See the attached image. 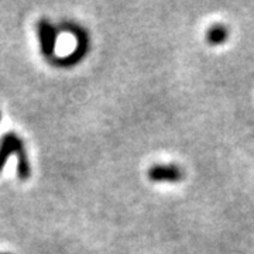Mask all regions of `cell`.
<instances>
[{"instance_id":"6da1fadb","label":"cell","mask_w":254,"mask_h":254,"mask_svg":"<svg viewBox=\"0 0 254 254\" xmlns=\"http://www.w3.org/2000/svg\"><path fill=\"white\" fill-rule=\"evenodd\" d=\"M11 154L17 155V177L20 181H28L31 177V164L26 153V147L21 137L10 131L0 138V173L3 171Z\"/></svg>"},{"instance_id":"7a4b0ae2","label":"cell","mask_w":254,"mask_h":254,"mask_svg":"<svg viewBox=\"0 0 254 254\" xmlns=\"http://www.w3.org/2000/svg\"><path fill=\"white\" fill-rule=\"evenodd\" d=\"M58 30H63V31L72 34L73 38L76 40V47L66 57H54L53 63L58 66H63V68H71V66L78 65L86 57L89 47H91V40H89L88 31L82 26L72 23V21H65L63 24H60Z\"/></svg>"},{"instance_id":"3957f363","label":"cell","mask_w":254,"mask_h":254,"mask_svg":"<svg viewBox=\"0 0 254 254\" xmlns=\"http://www.w3.org/2000/svg\"><path fill=\"white\" fill-rule=\"evenodd\" d=\"M37 34L40 40V50L47 60H53L58 40V28L53 26L48 20L43 18L37 23Z\"/></svg>"},{"instance_id":"277c9868","label":"cell","mask_w":254,"mask_h":254,"mask_svg":"<svg viewBox=\"0 0 254 254\" xmlns=\"http://www.w3.org/2000/svg\"><path fill=\"white\" fill-rule=\"evenodd\" d=\"M148 178L153 182H175L182 181L184 171L181 167L174 164H155L148 170Z\"/></svg>"},{"instance_id":"5b68a950","label":"cell","mask_w":254,"mask_h":254,"mask_svg":"<svg viewBox=\"0 0 254 254\" xmlns=\"http://www.w3.org/2000/svg\"><path fill=\"white\" fill-rule=\"evenodd\" d=\"M229 37V31L225 26L222 24H216L213 27H210L206 33V41L212 46H218V44H223Z\"/></svg>"},{"instance_id":"8992f818","label":"cell","mask_w":254,"mask_h":254,"mask_svg":"<svg viewBox=\"0 0 254 254\" xmlns=\"http://www.w3.org/2000/svg\"><path fill=\"white\" fill-rule=\"evenodd\" d=\"M0 120H1V113H0Z\"/></svg>"},{"instance_id":"52a82bcc","label":"cell","mask_w":254,"mask_h":254,"mask_svg":"<svg viewBox=\"0 0 254 254\" xmlns=\"http://www.w3.org/2000/svg\"><path fill=\"white\" fill-rule=\"evenodd\" d=\"M0 254H9V253H0Z\"/></svg>"}]
</instances>
